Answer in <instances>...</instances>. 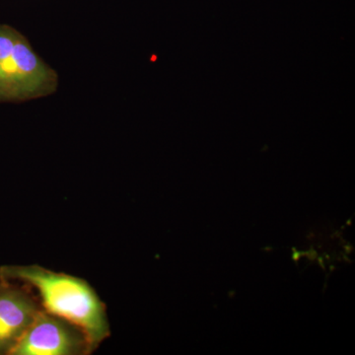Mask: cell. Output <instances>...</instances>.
I'll return each instance as SVG.
<instances>
[{
  "mask_svg": "<svg viewBox=\"0 0 355 355\" xmlns=\"http://www.w3.org/2000/svg\"><path fill=\"white\" fill-rule=\"evenodd\" d=\"M0 279L35 291L42 309L78 326L95 350L109 338L106 304L85 279L38 265L1 266Z\"/></svg>",
  "mask_w": 355,
  "mask_h": 355,
  "instance_id": "obj_1",
  "label": "cell"
},
{
  "mask_svg": "<svg viewBox=\"0 0 355 355\" xmlns=\"http://www.w3.org/2000/svg\"><path fill=\"white\" fill-rule=\"evenodd\" d=\"M57 72L12 27L0 25V102L46 97L57 90Z\"/></svg>",
  "mask_w": 355,
  "mask_h": 355,
  "instance_id": "obj_2",
  "label": "cell"
},
{
  "mask_svg": "<svg viewBox=\"0 0 355 355\" xmlns=\"http://www.w3.org/2000/svg\"><path fill=\"white\" fill-rule=\"evenodd\" d=\"M87 335L69 320L42 309L11 355H87Z\"/></svg>",
  "mask_w": 355,
  "mask_h": 355,
  "instance_id": "obj_3",
  "label": "cell"
},
{
  "mask_svg": "<svg viewBox=\"0 0 355 355\" xmlns=\"http://www.w3.org/2000/svg\"><path fill=\"white\" fill-rule=\"evenodd\" d=\"M41 310L29 287L0 279V355L12 354Z\"/></svg>",
  "mask_w": 355,
  "mask_h": 355,
  "instance_id": "obj_4",
  "label": "cell"
}]
</instances>
